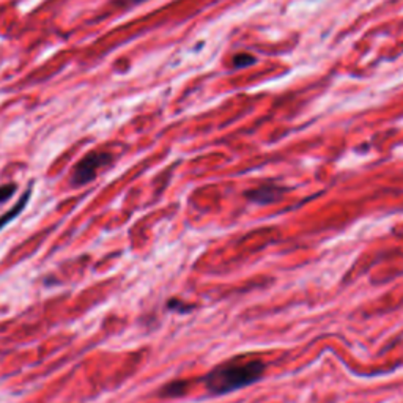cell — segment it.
<instances>
[{"mask_svg": "<svg viewBox=\"0 0 403 403\" xmlns=\"http://www.w3.org/2000/svg\"><path fill=\"white\" fill-rule=\"evenodd\" d=\"M282 193H284V191L278 186H261L254 191H249L246 195L247 199H251L252 202L257 203H274L280 199Z\"/></svg>", "mask_w": 403, "mask_h": 403, "instance_id": "obj_3", "label": "cell"}, {"mask_svg": "<svg viewBox=\"0 0 403 403\" xmlns=\"http://www.w3.org/2000/svg\"><path fill=\"white\" fill-rule=\"evenodd\" d=\"M265 372L263 361L252 356H237L215 367L208 373L205 385L215 395L229 394L256 383Z\"/></svg>", "mask_w": 403, "mask_h": 403, "instance_id": "obj_1", "label": "cell"}, {"mask_svg": "<svg viewBox=\"0 0 403 403\" xmlns=\"http://www.w3.org/2000/svg\"><path fill=\"white\" fill-rule=\"evenodd\" d=\"M140 2H144V0H123L125 5H136V4H140Z\"/></svg>", "mask_w": 403, "mask_h": 403, "instance_id": "obj_8", "label": "cell"}, {"mask_svg": "<svg viewBox=\"0 0 403 403\" xmlns=\"http://www.w3.org/2000/svg\"><path fill=\"white\" fill-rule=\"evenodd\" d=\"M29 197H30V191H27V193L21 197V200L15 205V207H13V210H10L8 213H5L4 216H0V229H4L6 224H10L13 219L18 217L21 213H23L25 203L29 202Z\"/></svg>", "mask_w": 403, "mask_h": 403, "instance_id": "obj_4", "label": "cell"}, {"mask_svg": "<svg viewBox=\"0 0 403 403\" xmlns=\"http://www.w3.org/2000/svg\"><path fill=\"white\" fill-rule=\"evenodd\" d=\"M188 385L185 381H174V383H169L164 389L161 391L162 397H180L186 392Z\"/></svg>", "mask_w": 403, "mask_h": 403, "instance_id": "obj_5", "label": "cell"}, {"mask_svg": "<svg viewBox=\"0 0 403 403\" xmlns=\"http://www.w3.org/2000/svg\"><path fill=\"white\" fill-rule=\"evenodd\" d=\"M233 63H235L237 68L246 67V65H251V63H254V57H251V55H247V54H242V55H237Z\"/></svg>", "mask_w": 403, "mask_h": 403, "instance_id": "obj_7", "label": "cell"}, {"mask_svg": "<svg viewBox=\"0 0 403 403\" xmlns=\"http://www.w3.org/2000/svg\"><path fill=\"white\" fill-rule=\"evenodd\" d=\"M15 193H16V185H13V183L0 186V203L11 199V195Z\"/></svg>", "mask_w": 403, "mask_h": 403, "instance_id": "obj_6", "label": "cell"}, {"mask_svg": "<svg viewBox=\"0 0 403 403\" xmlns=\"http://www.w3.org/2000/svg\"><path fill=\"white\" fill-rule=\"evenodd\" d=\"M110 161H112L110 154L104 153V152H91L86 154V157L77 162L76 167L73 169L72 185L84 186V185H87V183L93 181L98 171H100L101 167L108 166Z\"/></svg>", "mask_w": 403, "mask_h": 403, "instance_id": "obj_2", "label": "cell"}]
</instances>
